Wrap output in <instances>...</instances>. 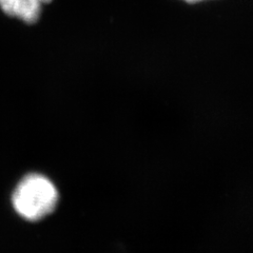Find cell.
<instances>
[{
  "mask_svg": "<svg viewBox=\"0 0 253 253\" xmlns=\"http://www.w3.org/2000/svg\"><path fill=\"white\" fill-rule=\"evenodd\" d=\"M58 191L52 181L42 174L32 173L23 177L12 194V205L22 218L36 221L54 211Z\"/></svg>",
  "mask_w": 253,
  "mask_h": 253,
  "instance_id": "cell-1",
  "label": "cell"
},
{
  "mask_svg": "<svg viewBox=\"0 0 253 253\" xmlns=\"http://www.w3.org/2000/svg\"><path fill=\"white\" fill-rule=\"evenodd\" d=\"M52 0H0V9L9 16L27 25H35L41 19L43 6Z\"/></svg>",
  "mask_w": 253,
  "mask_h": 253,
  "instance_id": "cell-2",
  "label": "cell"
},
{
  "mask_svg": "<svg viewBox=\"0 0 253 253\" xmlns=\"http://www.w3.org/2000/svg\"><path fill=\"white\" fill-rule=\"evenodd\" d=\"M183 1L190 3V4H194V3H199V2H203V1H207V0H183Z\"/></svg>",
  "mask_w": 253,
  "mask_h": 253,
  "instance_id": "cell-3",
  "label": "cell"
}]
</instances>
